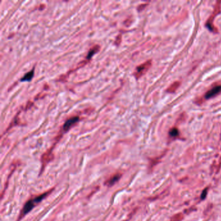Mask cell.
<instances>
[{
    "mask_svg": "<svg viewBox=\"0 0 221 221\" xmlns=\"http://www.w3.org/2000/svg\"><path fill=\"white\" fill-rule=\"evenodd\" d=\"M220 9H221V2H217L213 12L212 13L211 16H210L209 19H208L206 23V27L210 31H211V32H214V33L217 32V29L215 28V27L214 26L213 21H214L215 18L216 17V16L220 13Z\"/></svg>",
    "mask_w": 221,
    "mask_h": 221,
    "instance_id": "obj_2",
    "label": "cell"
},
{
    "mask_svg": "<svg viewBox=\"0 0 221 221\" xmlns=\"http://www.w3.org/2000/svg\"><path fill=\"white\" fill-rule=\"evenodd\" d=\"M180 83L179 82H175L173 84L170 85L167 90V92L169 93H174L178 89V88L180 86Z\"/></svg>",
    "mask_w": 221,
    "mask_h": 221,
    "instance_id": "obj_9",
    "label": "cell"
},
{
    "mask_svg": "<svg viewBox=\"0 0 221 221\" xmlns=\"http://www.w3.org/2000/svg\"><path fill=\"white\" fill-rule=\"evenodd\" d=\"M169 134H170V136L173 137H177V136H178V135H179V131H178V129H176V128H173L171 130H170Z\"/></svg>",
    "mask_w": 221,
    "mask_h": 221,
    "instance_id": "obj_11",
    "label": "cell"
},
{
    "mask_svg": "<svg viewBox=\"0 0 221 221\" xmlns=\"http://www.w3.org/2000/svg\"><path fill=\"white\" fill-rule=\"evenodd\" d=\"M79 119L80 118L79 116H74V117H72L71 118L68 119L65 122L64 126H63L62 130L64 132L69 131L75 124L77 123L79 121Z\"/></svg>",
    "mask_w": 221,
    "mask_h": 221,
    "instance_id": "obj_4",
    "label": "cell"
},
{
    "mask_svg": "<svg viewBox=\"0 0 221 221\" xmlns=\"http://www.w3.org/2000/svg\"><path fill=\"white\" fill-rule=\"evenodd\" d=\"M152 65V62L151 60L147 61L146 62L143 63V64H141L136 68V72H134V76L137 79H140L141 77H142L143 75L147 73V72L150 69Z\"/></svg>",
    "mask_w": 221,
    "mask_h": 221,
    "instance_id": "obj_3",
    "label": "cell"
},
{
    "mask_svg": "<svg viewBox=\"0 0 221 221\" xmlns=\"http://www.w3.org/2000/svg\"><path fill=\"white\" fill-rule=\"evenodd\" d=\"M221 93V85H217L216 86L213 87L204 96V99H210L214 97L218 96L219 94Z\"/></svg>",
    "mask_w": 221,
    "mask_h": 221,
    "instance_id": "obj_5",
    "label": "cell"
},
{
    "mask_svg": "<svg viewBox=\"0 0 221 221\" xmlns=\"http://www.w3.org/2000/svg\"><path fill=\"white\" fill-rule=\"evenodd\" d=\"M207 192V189H205L203 191V193H202V195H201V198H202V199H204V198L206 197Z\"/></svg>",
    "mask_w": 221,
    "mask_h": 221,
    "instance_id": "obj_13",
    "label": "cell"
},
{
    "mask_svg": "<svg viewBox=\"0 0 221 221\" xmlns=\"http://www.w3.org/2000/svg\"><path fill=\"white\" fill-rule=\"evenodd\" d=\"M183 219V215L181 213L176 214L174 215L172 219H170V221H181Z\"/></svg>",
    "mask_w": 221,
    "mask_h": 221,
    "instance_id": "obj_12",
    "label": "cell"
},
{
    "mask_svg": "<svg viewBox=\"0 0 221 221\" xmlns=\"http://www.w3.org/2000/svg\"><path fill=\"white\" fill-rule=\"evenodd\" d=\"M51 158H52L51 152L46 153L45 154H43V156L42 157V162H43V163H47L49 161L51 160Z\"/></svg>",
    "mask_w": 221,
    "mask_h": 221,
    "instance_id": "obj_10",
    "label": "cell"
},
{
    "mask_svg": "<svg viewBox=\"0 0 221 221\" xmlns=\"http://www.w3.org/2000/svg\"><path fill=\"white\" fill-rule=\"evenodd\" d=\"M53 190H50L49 191H47L43 194H41L39 196H37V197L28 200L26 203V204H25V206H23V209L21 211L20 219H22V217H23L25 215H26L27 213H29L37 204H39L40 202H42L43 200V199L45 198L49 194L51 193V192Z\"/></svg>",
    "mask_w": 221,
    "mask_h": 221,
    "instance_id": "obj_1",
    "label": "cell"
},
{
    "mask_svg": "<svg viewBox=\"0 0 221 221\" xmlns=\"http://www.w3.org/2000/svg\"><path fill=\"white\" fill-rule=\"evenodd\" d=\"M120 178H121V174H115L114 176H113L112 177H111L108 181L106 182V184L110 187L116 184V183L119 180Z\"/></svg>",
    "mask_w": 221,
    "mask_h": 221,
    "instance_id": "obj_7",
    "label": "cell"
},
{
    "mask_svg": "<svg viewBox=\"0 0 221 221\" xmlns=\"http://www.w3.org/2000/svg\"><path fill=\"white\" fill-rule=\"evenodd\" d=\"M35 75V68H33L32 70H31L28 73H27L24 76L20 79L21 82H30L33 79Z\"/></svg>",
    "mask_w": 221,
    "mask_h": 221,
    "instance_id": "obj_6",
    "label": "cell"
},
{
    "mask_svg": "<svg viewBox=\"0 0 221 221\" xmlns=\"http://www.w3.org/2000/svg\"><path fill=\"white\" fill-rule=\"evenodd\" d=\"M99 49H100V46H94L93 48H92V49L90 50L89 52H88V55H87V56H86V59H87L88 60L91 59L93 57V56L95 54H96V53L99 51Z\"/></svg>",
    "mask_w": 221,
    "mask_h": 221,
    "instance_id": "obj_8",
    "label": "cell"
}]
</instances>
